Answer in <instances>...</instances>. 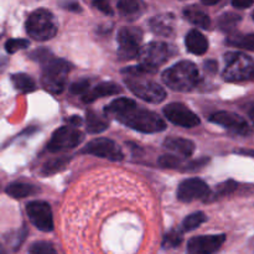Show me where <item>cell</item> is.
<instances>
[{
  "mask_svg": "<svg viewBox=\"0 0 254 254\" xmlns=\"http://www.w3.org/2000/svg\"><path fill=\"white\" fill-rule=\"evenodd\" d=\"M68 122H69V126L72 127H79L82 124L81 117H77V116L71 117V118L68 119Z\"/></svg>",
  "mask_w": 254,
  "mask_h": 254,
  "instance_id": "obj_37",
  "label": "cell"
},
{
  "mask_svg": "<svg viewBox=\"0 0 254 254\" xmlns=\"http://www.w3.org/2000/svg\"><path fill=\"white\" fill-rule=\"evenodd\" d=\"M82 154L98 156V158L108 159L112 161H119L124 159V154L116 141L107 138H97L89 141L81 151Z\"/></svg>",
  "mask_w": 254,
  "mask_h": 254,
  "instance_id": "obj_11",
  "label": "cell"
},
{
  "mask_svg": "<svg viewBox=\"0 0 254 254\" xmlns=\"http://www.w3.org/2000/svg\"><path fill=\"white\" fill-rule=\"evenodd\" d=\"M83 139V134L72 126H64L57 129L47 145V150L51 153H60V151L69 150L76 148Z\"/></svg>",
  "mask_w": 254,
  "mask_h": 254,
  "instance_id": "obj_9",
  "label": "cell"
},
{
  "mask_svg": "<svg viewBox=\"0 0 254 254\" xmlns=\"http://www.w3.org/2000/svg\"><path fill=\"white\" fill-rule=\"evenodd\" d=\"M183 242V235L179 231H170L166 233L165 237L163 240V247L164 248H176L181 245Z\"/></svg>",
  "mask_w": 254,
  "mask_h": 254,
  "instance_id": "obj_31",
  "label": "cell"
},
{
  "mask_svg": "<svg viewBox=\"0 0 254 254\" xmlns=\"http://www.w3.org/2000/svg\"><path fill=\"white\" fill-rule=\"evenodd\" d=\"M26 32L36 41H47L57 34V24L51 11L37 9L26 20Z\"/></svg>",
  "mask_w": 254,
  "mask_h": 254,
  "instance_id": "obj_4",
  "label": "cell"
},
{
  "mask_svg": "<svg viewBox=\"0 0 254 254\" xmlns=\"http://www.w3.org/2000/svg\"><path fill=\"white\" fill-rule=\"evenodd\" d=\"M89 81L88 79H81V81L78 82H74L73 84H72L71 87H69V89H71V92L73 94H86L87 92L89 91Z\"/></svg>",
  "mask_w": 254,
  "mask_h": 254,
  "instance_id": "obj_34",
  "label": "cell"
},
{
  "mask_svg": "<svg viewBox=\"0 0 254 254\" xmlns=\"http://www.w3.org/2000/svg\"><path fill=\"white\" fill-rule=\"evenodd\" d=\"M165 118L173 124L183 128H193L200 124V118L183 103H170L164 108Z\"/></svg>",
  "mask_w": 254,
  "mask_h": 254,
  "instance_id": "obj_12",
  "label": "cell"
},
{
  "mask_svg": "<svg viewBox=\"0 0 254 254\" xmlns=\"http://www.w3.org/2000/svg\"><path fill=\"white\" fill-rule=\"evenodd\" d=\"M93 6L97 7L99 11L104 12L106 15H112L113 14V10H112L111 5L107 0H93Z\"/></svg>",
  "mask_w": 254,
  "mask_h": 254,
  "instance_id": "obj_35",
  "label": "cell"
},
{
  "mask_svg": "<svg viewBox=\"0 0 254 254\" xmlns=\"http://www.w3.org/2000/svg\"><path fill=\"white\" fill-rule=\"evenodd\" d=\"M26 213L30 222L42 232L54 230V217L51 207L45 201H31L26 205Z\"/></svg>",
  "mask_w": 254,
  "mask_h": 254,
  "instance_id": "obj_10",
  "label": "cell"
},
{
  "mask_svg": "<svg viewBox=\"0 0 254 254\" xmlns=\"http://www.w3.org/2000/svg\"><path fill=\"white\" fill-rule=\"evenodd\" d=\"M122 88L118 84L113 83V82H102V83L97 84L93 89L87 92L83 96L84 103H92L96 99L102 98V97L107 96H114V94L121 93Z\"/></svg>",
  "mask_w": 254,
  "mask_h": 254,
  "instance_id": "obj_16",
  "label": "cell"
},
{
  "mask_svg": "<svg viewBox=\"0 0 254 254\" xmlns=\"http://www.w3.org/2000/svg\"><path fill=\"white\" fill-rule=\"evenodd\" d=\"M202 1V4L205 5H215L217 4V2H220L221 0H201Z\"/></svg>",
  "mask_w": 254,
  "mask_h": 254,
  "instance_id": "obj_39",
  "label": "cell"
},
{
  "mask_svg": "<svg viewBox=\"0 0 254 254\" xmlns=\"http://www.w3.org/2000/svg\"><path fill=\"white\" fill-rule=\"evenodd\" d=\"M238 190V184L233 180L225 181V183L217 185V189H216L215 196L218 197V196H227L233 193L235 191Z\"/></svg>",
  "mask_w": 254,
  "mask_h": 254,
  "instance_id": "obj_33",
  "label": "cell"
},
{
  "mask_svg": "<svg viewBox=\"0 0 254 254\" xmlns=\"http://www.w3.org/2000/svg\"><path fill=\"white\" fill-rule=\"evenodd\" d=\"M174 54H175L174 46L166 44V42H150L140 50V54L138 56L139 64L148 68L149 71L155 72Z\"/></svg>",
  "mask_w": 254,
  "mask_h": 254,
  "instance_id": "obj_6",
  "label": "cell"
},
{
  "mask_svg": "<svg viewBox=\"0 0 254 254\" xmlns=\"http://www.w3.org/2000/svg\"><path fill=\"white\" fill-rule=\"evenodd\" d=\"M250 118H251V121L254 123V107L250 111Z\"/></svg>",
  "mask_w": 254,
  "mask_h": 254,
  "instance_id": "obj_40",
  "label": "cell"
},
{
  "mask_svg": "<svg viewBox=\"0 0 254 254\" xmlns=\"http://www.w3.org/2000/svg\"><path fill=\"white\" fill-rule=\"evenodd\" d=\"M252 17H253V20H254V11H253V14H252Z\"/></svg>",
  "mask_w": 254,
  "mask_h": 254,
  "instance_id": "obj_41",
  "label": "cell"
},
{
  "mask_svg": "<svg viewBox=\"0 0 254 254\" xmlns=\"http://www.w3.org/2000/svg\"><path fill=\"white\" fill-rule=\"evenodd\" d=\"M226 241L225 235H208L192 237L188 243L189 254H215Z\"/></svg>",
  "mask_w": 254,
  "mask_h": 254,
  "instance_id": "obj_14",
  "label": "cell"
},
{
  "mask_svg": "<svg viewBox=\"0 0 254 254\" xmlns=\"http://www.w3.org/2000/svg\"><path fill=\"white\" fill-rule=\"evenodd\" d=\"M69 71H71V64L66 60L50 56L44 62V69L41 74V83L44 88L52 94L61 93L66 86Z\"/></svg>",
  "mask_w": 254,
  "mask_h": 254,
  "instance_id": "obj_3",
  "label": "cell"
},
{
  "mask_svg": "<svg viewBox=\"0 0 254 254\" xmlns=\"http://www.w3.org/2000/svg\"><path fill=\"white\" fill-rule=\"evenodd\" d=\"M36 191L37 190L35 189V186L24 183H12L7 185L6 189H5V192L14 198L27 197V196L36 193Z\"/></svg>",
  "mask_w": 254,
  "mask_h": 254,
  "instance_id": "obj_22",
  "label": "cell"
},
{
  "mask_svg": "<svg viewBox=\"0 0 254 254\" xmlns=\"http://www.w3.org/2000/svg\"><path fill=\"white\" fill-rule=\"evenodd\" d=\"M69 161H71V158H68V156H61V158H57V159H54V160L47 161V163L42 166L41 174L45 176L57 174L59 171L64 170Z\"/></svg>",
  "mask_w": 254,
  "mask_h": 254,
  "instance_id": "obj_26",
  "label": "cell"
},
{
  "mask_svg": "<svg viewBox=\"0 0 254 254\" xmlns=\"http://www.w3.org/2000/svg\"><path fill=\"white\" fill-rule=\"evenodd\" d=\"M227 44L236 49L254 51V34L233 35L227 39Z\"/></svg>",
  "mask_w": 254,
  "mask_h": 254,
  "instance_id": "obj_25",
  "label": "cell"
},
{
  "mask_svg": "<svg viewBox=\"0 0 254 254\" xmlns=\"http://www.w3.org/2000/svg\"><path fill=\"white\" fill-rule=\"evenodd\" d=\"M184 16L191 24L201 27V29H208L211 26L210 16L196 6H189L184 10Z\"/></svg>",
  "mask_w": 254,
  "mask_h": 254,
  "instance_id": "obj_20",
  "label": "cell"
},
{
  "mask_svg": "<svg viewBox=\"0 0 254 254\" xmlns=\"http://www.w3.org/2000/svg\"><path fill=\"white\" fill-rule=\"evenodd\" d=\"M109 126V121L99 114L94 113L93 111L87 112L86 127L89 134H98L106 130Z\"/></svg>",
  "mask_w": 254,
  "mask_h": 254,
  "instance_id": "obj_21",
  "label": "cell"
},
{
  "mask_svg": "<svg viewBox=\"0 0 254 254\" xmlns=\"http://www.w3.org/2000/svg\"><path fill=\"white\" fill-rule=\"evenodd\" d=\"M30 45L29 40L25 39H9L5 42V50L7 54H15L16 51L22 49H26Z\"/></svg>",
  "mask_w": 254,
  "mask_h": 254,
  "instance_id": "obj_32",
  "label": "cell"
},
{
  "mask_svg": "<svg viewBox=\"0 0 254 254\" xmlns=\"http://www.w3.org/2000/svg\"><path fill=\"white\" fill-rule=\"evenodd\" d=\"M210 189L205 181L197 178L188 179L179 185L178 200L181 202H192L206 197Z\"/></svg>",
  "mask_w": 254,
  "mask_h": 254,
  "instance_id": "obj_15",
  "label": "cell"
},
{
  "mask_svg": "<svg viewBox=\"0 0 254 254\" xmlns=\"http://www.w3.org/2000/svg\"><path fill=\"white\" fill-rule=\"evenodd\" d=\"M210 122L218 124L238 135H250L252 133V129L246 119L232 112H217L210 117Z\"/></svg>",
  "mask_w": 254,
  "mask_h": 254,
  "instance_id": "obj_13",
  "label": "cell"
},
{
  "mask_svg": "<svg viewBox=\"0 0 254 254\" xmlns=\"http://www.w3.org/2000/svg\"><path fill=\"white\" fill-rule=\"evenodd\" d=\"M241 21L240 15L235 14V12H226L218 20V25L223 31H231L237 26L238 22Z\"/></svg>",
  "mask_w": 254,
  "mask_h": 254,
  "instance_id": "obj_29",
  "label": "cell"
},
{
  "mask_svg": "<svg viewBox=\"0 0 254 254\" xmlns=\"http://www.w3.org/2000/svg\"><path fill=\"white\" fill-rule=\"evenodd\" d=\"M11 82L17 91L22 93H30L36 89V83L34 79L25 73H15L11 76Z\"/></svg>",
  "mask_w": 254,
  "mask_h": 254,
  "instance_id": "obj_24",
  "label": "cell"
},
{
  "mask_svg": "<svg viewBox=\"0 0 254 254\" xmlns=\"http://www.w3.org/2000/svg\"><path fill=\"white\" fill-rule=\"evenodd\" d=\"M237 154H241V155L251 156V158H254V150H251V149H241V150L236 151Z\"/></svg>",
  "mask_w": 254,
  "mask_h": 254,
  "instance_id": "obj_38",
  "label": "cell"
},
{
  "mask_svg": "<svg viewBox=\"0 0 254 254\" xmlns=\"http://www.w3.org/2000/svg\"><path fill=\"white\" fill-rule=\"evenodd\" d=\"M232 5L237 9H247L252 6L253 0H232Z\"/></svg>",
  "mask_w": 254,
  "mask_h": 254,
  "instance_id": "obj_36",
  "label": "cell"
},
{
  "mask_svg": "<svg viewBox=\"0 0 254 254\" xmlns=\"http://www.w3.org/2000/svg\"><path fill=\"white\" fill-rule=\"evenodd\" d=\"M106 114L124 126L140 133H159L165 130L166 124L156 113L138 108L130 98H117L106 107Z\"/></svg>",
  "mask_w": 254,
  "mask_h": 254,
  "instance_id": "obj_1",
  "label": "cell"
},
{
  "mask_svg": "<svg viewBox=\"0 0 254 254\" xmlns=\"http://www.w3.org/2000/svg\"><path fill=\"white\" fill-rule=\"evenodd\" d=\"M207 217L203 212H195L189 215L183 222V231L184 232H190V231L196 230L200 227L202 223L206 222Z\"/></svg>",
  "mask_w": 254,
  "mask_h": 254,
  "instance_id": "obj_27",
  "label": "cell"
},
{
  "mask_svg": "<svg viewBox=\"0 0 254 254\" xmlns=\"http://www.w3.org/2000/svg\"><path fill=\"white\" fill-rule=\"evenodd\" d=\"M185 45L189 52H191L193 55H197V56L206 54V51L208 49L207 39L198 30H191V31H189V34L186 35Z\"/></svg>",
  "mask_w": 254,
  "mask_h": 254,
  "instance_id": "obj_17",
  "label": "cell"
},
{
  "mask_svg": "<svg viewBox=\"0 0 254 254\" xmlns=\"http://www.w3.org/2000/svg\"><path fill=\"white\" fill-rule=\"evenodd\" d=\"M163 81L174 91L189 92L200 81V72L190 61H180L163 73Z\"/></svg>",
  "mask_w": 254,
  "mask_h": 254,
  "instance_id": "obj_2",
  "label": "cell"
},
{
  "mask_svg": "<svg viewBox=\"0 0 254 254\" xmlns=\"http://www.w3.org/2000/svg\"><path fill=\"white\" fill-rule=\"evenodd\" d=\"M143 6L141 0H119L118 1L119 12L126 17H134L140 15Z\"/></svg>",
  "mask_w": 254,
  "mask_h": 254,
  "instance_id": "obj_23",
  "label": "cell"
},
{
  "mask_svg": "<svg viewBox=\"0 0 254 254\" xmlns=\"http://www.w3.org/2000/svg\"><path fill=\"white\" fill-rule=\"evenodd\" d=\"M164 146L168 150L184 158H190L195 151V144L189 139L184 138H168L164 141Z\"/></svg>",
  "mask_w": 254,
  "mask_h": 254,
  "instance_id": "obj_18",
  "label": "cell"
},
{
  "mask_svg": "<svg viewBox=\"0 0 254 254\" xmlns=\"http://www.w3.org/2000/svg\"><path fill=\"white\" fill-rule=\"evenodd\" d=\"M124 81L128 88L143 101L160 103L165 99V89L151 79L144 78V76H126Z\"/></svg>",
  "mask_w": 254,
  "mask_h": 254,
  "instance_id": "obj_7",
  "label": "cell"
},
{
  "mask_svg": "<svg viewBox=\"0 0 254 254\" xmlns=\"http://www.w3.org/2000/svg\"><path fill=\"white\" fill-rule=\"evenodd\" d=\"M143 32L138 27L126 26L119 30L118 56L122 60H133L140 54V42Z\"/></svg>",
  "mask_w": 254,
  "mask_h": 254,
  "instance_id": "obj_8",
  "label": "cell"
},
{
  "mask_svg": "<svg viewBox=\"0 0 254 254\" xmlns=\"http://www.w3.org/2000/svg\"><path fill=\"white\" fill-rule=\"evenodd\" d=\"M226 67L223 78L228 82L251 81L254 59L242 52H230L226 55Z\"/></svg>",
  "mask_w": 254,
  "mask_h": 254,
  "instance_id": "obj_5",
  "label": "cell"
},
{
  "mask_svg": "<svg viewBox=\"0 0 254 254\" xmlns=\"http://www.w3.org/2000/svg\"><path fill=\"white\" fill-rule=\"evenodd\" d=\"M29 254H59L57 251L55 250L54 246L49 242H44V241H39L30 246Z\"/></svg>",
  "mask_w": 254,
  "mask_h": 254,
  "instance_id": "obj_30",
  "label": "cell"
},
{
  "mask_svg": "<svg viewBox=\"0 0 254 254\" xmlns=\"http://www.w3.org/2000/svg\"><path fill=\"white\" fill-rule=\"evenodd\" d=\"M158 164L165 169H175V170L185 171L188 164H184L183 159L175 155H163L159 158Z\"/></svg>",
  "mask_w": 254,
  "mask_h": 254,
  "instance_id": "obj_28",
  "label": "cell"
},
{
  "mask_svg": "<svg viewBox=\"0 0 254 254\" xmlns=\"http://www.w3.org/2000/svg\"><path fill=\"white\" fill-rule=\"evenodd\" d=\"M150 27L156 35L170 36L174 32V16L171 14L158 15L150 20Z\"/></svg>",
  "mask_w": 254,
  "mask_h": 254,
  "instance_id": "obj_19",
  "label": "cell"
}]
</instances>
